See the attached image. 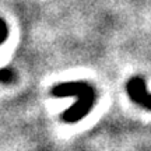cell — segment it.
Segmentation results:
<instances>
[{
	"instance_id": "cell-1",
	"label": "cell",
	"mask_w": 151,
	"mask_h": 151,
	"mask_svg": "<svg viewBox=\"0 0 151 151\" xmlns=\"http://www.w3.org/2000/svg\"><path fill=\"white\" fill-rule=\"evenodd\" d=\"M52 94L56 97H67V95H74L77 98V102L65 111L63 113V120L73 123L86 116L87 113L91 111L95 99V92L91 86L83 81H74V83H63L56 86L52 90Z\"/></svg>"
},
{
	"instance_id": "cell-2",
	"label": "cell",
	"mask_w": 151,
	"mask_h": 151,
	"mask_svg": "<svg viewBox=\"0 0 151 151\" xmlns=\"http://www.w3.org/2000/svg\"><path fill=\"white\" fill-rule=\"evenodd\" d=\"M126 90H127V94L132 98V101H134L137 105H141L143 108L151 111V94L146 91V81L141 77H139V76L132 77L127 81Z\"/></svg>"
},
{
	"instance_id": "cell-3",
	"label": "cell",
	"mask_w": 151,
	"mask_h": 151,
	"mask_svg": "<svg viewBox=\"0 0 151 151\" xmlns=\"http://www.w3.org/2000/svg\"><path fill=\"white\" fill-rule=\"evenodd\" d=\"M13 77H14V73L9 69H3L0 70V81L1 83H11L13 81Z\"/></svg>"
},
{
	"instance_id": "cell-4",
	"label": "cell",
	"mask_w": 151,
	"mask_h": 151,
	"mask_svg": "<svg viewBox=\"0 0 151 151\" xmlns=\"http://www.w3.org/2000/svg\"><path fill=\"white\" fill-rule=\"evenodd\" d=\"M7 38V27L3 20H0V43L4 42V39Z\"/></svg>"
}]
</instances>
